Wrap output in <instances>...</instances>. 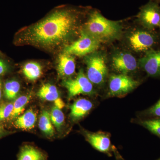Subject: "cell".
<instances>
[{
	"mask_svg": "<svg viewBox=\"0 0 160 160\" xmlns=\"http://www.w3.org/2000/svg\"><path fill=\"white\" fill-rule=\"evenodd\" d=\"M139 115L142 118H160V98L153 106L141 112Z\"/></svg>",
	"mask_w": 160,
	"mask_h": 160,
	"instance_id": "23",
	"label": "cell"
},
{
	"mask_svg": "<svg viewBox=\"0 0 160 160\" xmlns=\"http://www.w3.org/2000/svg\"><path fill=\"white\" fill-rule=\"evenodd\" d=\"M93 107V103L89 100L78 99L70 106V117L73 122L79 121L88 114Z\"/></svg>",
	"mask_w": 160,
	"mask_h": 160,
	"instance_id": "12",
	"label": "cell"
},
{
	"mask_svg": "<svg viewBox=\"0 0 160 160\" xmlns=\"http://www.w3.org/2000/svg\"><path fill=\"white\" fill-rule=\"evenodd\" d=\"M141 84V82L134 80L128 75L112 74L109 81V97H122L133 91Z\"/></svg>",
	"mask_w": 160,
	"mask_h": 160,
	"instance_id": "6",
	"label": "cell"
},
{
	"mask_svg": "<svg viewBox=\"0 0 160 160\" xmlns=\"http://www.w3.org/2000/svg\"><path fill=\"white\" fill-rule=\"evenodd\" d=\"M117 160H122L121 159L119 158H118V159H117Z\"/></svg>",
	"mask_w": 160,
	"mask_h": 160,
	"instance_id": "31",
	"label": "cell"
},
{
	"mask_svg": "<svg viewBox=\"0 0 160 160\" xmlns=\"http://www.w3.org/2000/svg\"><path fill=\"white\" fill-rule=\"evenodd\" d=\"M128 46L132 50L143 52L160 47V33L142 28L132 31L127 37Z\"/></svg>",
	"mask_w": 160,
	"mask_h": 160,
	"instance_id": "3",
	"label": "cell"
},
{
	"mask_svg": "<svg viewBox=\"0 0 160 160\" xmlns=\"http://www.w3.org/2000/svg\"><path fill=\"white\" fill-rule=\"evenodd\" d=\"M82 12L72 7H60L42 19L19 31L14 43L48 51L64 49L77 33Z\"/></svg>",
	"mask_w": 160,
	"mask_h": 160,
	"instance_id": "1",
	"label": "cell"
},
{
	"mask_svg": "<svg viewBox=\"0 0 160 160\" xmlns=\"http://www.w3.org/2000/svg\"><path fill=\"white\" fill-rule=\"evenodd\" d=\"M13 108L12 103H5L0 106V122L10 117Z\"/></svg>",
	"mask_w": 160,
	"mask_h": 160,
	"instance_id": "24",
	"label": "cell"
},
{
	"mask_svg": "<svg viewBox=\"0 0 160 160\" xmlns=\"http://www.w3.org/2000/svg\"><path fill=\"white\" fill-rule=\"evenodd\" d=\"M22 71L25 77L31 81L38 79L42 75V68L41 65L35 62L26 63L22 67Z\"/></svg>",
	"mask_w": 160,
	"mask_h": 160,
	"instance_id": "17",
	"label": "cell"
},
{
	"mask_svg": "<svg viewBox=\"0 0 160 160\" xmlns=\"http://www.w3.org/2000/svg\"><path fill=\"white\" fill-rule=\"evenodd\" d=\"M17 160H48V156L35 146L25 144L20 149Z\"/></svg>",
	"mask_w": 160,
	"mask_h": 160,
	"instance_id": "14",
	"label": "cell"
},
{
	"mask_svg": "<svg viewBox=\"0 0 160 160\" xmlns=\"http://www.w3.org/2000/svg\"><path fill=\"white\" fill-rule=\"evenodd\" d=\"M137 19L143 28L148 30H155L158 27L160 22V4L149 0L140 8Z\"/></svg>",
	"mask_w": 160,
	"mask_h": 160,
	"instance_id": "8",
	"label": "cell"
},
{
	"mask_svg": "<svg viewBox=\"0 0 160 160\" xmlns=\"http://www.w3.org/2000/svg\"><path fill=\"white\" fill-rule=\"evenodd\" d=\"M38 126L41 131L48 137L52 138L54 135L55 130L50 120V113L46 110L42 112Z\"/></svg>",
	"mask_w": 160,
	"mask_h": 160,
	"instance_id": "18",
	"label": "cell"
},
{
	"mask_svg": "<svg viewBox=\"0 0 160 160\" xmlns=\"http://www.w3.org/2000/svg\"><path fill=\"white\" fill-rule=\"evenodd\" d=\"M84 135L86 141L96 150L111 155L112 146L109 133L102 131L95 132L85 131Z\"/></svg>",
	"mask_w": 160,
	"mask_h": 160,
	"instance_id": "11",
	"label": "cell"
},
{
	"mask_svg": "<svg viewBox=\"0 0 160 160\" xmlns=\"http://www.w3.org/2000/svg\"><path fill=\"white\" fill-rule=\"evenodd\" d=\"M73 57L63 52L59 56L57 72L61 77H69L75 72L76 63Z\"/></svg>",
	"mask_w": 160,
	"mask_h": 160,
	"instance_id": "13",
	"label": "cell"
},
{
	"mask_svg": "<svg viewBox=\"0 0 160 160\" xmlns=\"http://www.w3.org/2000/svg\"><path fill=\"white\" fill-rule=\"evenodd\" d=\"M30 99V96L22 95L15 100L13 104V109L10 117L11 119H15L22 113Z\"/></svg>",
	"mask_w": 160,
	"mask_h": 160,
	"instance_id": "21",
	"label": "cell"
},
{
	"mask_svg": "<svg viewBox=\"0 0 160 160\" xmlns=\"http://www.w3.org/2000/svg\"><path fill=\"white\" fill-rule=\"evenodd\" d=\"M158 27H159V29H160V22L159 24Z\"/></svg>",
	"mask_w": 160,
	"mask_h": 160,
	"instance_id": "30",
	"label": "cell"
},
{
	"mask_svg": "<svg viewBox=\"0 0 160 160\" xmlns=\"http://www.w3.org/2000/svg\"><path fill=\"white\" fill-rule=\"evenodd\" d=\"M111 64L113 69L120 74L128 75L135 71L139 67L135 58L126 51H118L113 54Z\"/></svg>",
	"mask_w": 160,
	"mask_h": 160,
	"instance_id": "9",
	"label": "cell"
},
{
	"mask_svg": "<svg viewBox=\"0 0 160 160\" xmlns=\"http://www.w3.org/2000/svg\"><path fill=\"white\" fill-rule=\"evenodd\" d=\"M37 95L42 99L53 102L61 98L57 88L50 83L42 85L38 91Z\"/></svg>",
	"mask_w": 160,
	"mask_h": 160,
	"instance_id": "16",
	"label": "cell"
},
{
	"mask_svg": "<svg viewBox=\"0 0 160 160\" xmlns=\"http://www.w3.org/2000/svg\"><path fill=\"white\" fill-rule=\"evenodd\" d=\"M83 29L100 42L118 39L122 33L121 22L108 19L97 10L90 13Z\"/></svg>",
	"mask_w": 160,
	"mask_h": 160,
	"instance_id": "2",
	"label": "cell"
},
{
	"mask_svg": "<svg viewBox=\"0 0 160 160\" xmlns=\"http://www.w3.org/2000/svg\"><path fill=\"white\" fill-rule=\"evenodd\" d=\"M2 135V131H0V138H1V136Z\"/></svg>",
	"mask_w": 160,
	"mask_h": 160,
	"instance_id": "29",
	"label": "cell"
},
{
	"mask_svg": "<svg viewBox=\"0 0 160 160\" xmlns=\"http://www.w3.org/2000/svg\"><path fill=\"white\" fill-rule=\"evenodd\" d=\"M100 43L96 38L82 29L78 39L66 46L62 52L73 56H86L96 51Z\"/></svg>",
	"mask_w": 160,
	"mask_h": 160,
	"instance_id": "5",
	"label": "cell"
},
{
	"mask_svg": "<svg viewBox=\"0 0 160 160\" xmlns=\"http://www.w3.org/2000/svg\"><path fill=\"white\" fill-rule=\"evenodd\" d=\"M62 85L67 89L70 99L80 94L93 95L95 93L93 84L85 74L82 69H80L74 78L64 80Z\"/></svg>",
	"mask_w": 160,
	"mask_h": 160,
	"instance_id": "7",
	"label": "cell"
},
{
	"mask_svg": "<svg viewBox=\"0 0 160 160\" xmlns=\"http://www.w3.org/2000/svg\"><path fill=\"white\" fill-rule=\"evenodd\" d=\"M157 160H160V158H159V159H158Z\"/></svg>",
	"mask_w": 160,
	"mask_h": 160,
	"instance_id": "32",
	"label": "cell"
},
{
	"mask_svg": "<svg viewBox=\"0 0 160 160\" xmlns=\"http://www.w3.org/2000/svg\"><path fill=\"white\" fill-rule=\"evenodd\" d=\"M54 106L61 109L64 108V106H65V103H64V102H63L61 98H60L57 101L54 102Z\"/></svg>",
	"mask_w": 160,
	"mask_h": 160,
	"instance_id": "26",
	"label": "cell"
},
{
	"mask_svg": "<svg viewBox=\"0 0 160 160\" xmlns=\"http://www.w3.org/2000/svg\"><path fill=\"white\" fill-rule=\"evenodd\" d=\"M150 1H153L155 2L158 3L159 4H160V0H150Z\"/></svg>",
	"mask_w": 160,
	"mask_h": 160,
	"instance_id": "28",
	"label": "cell"
},
{
	"mask_svg": "<svg viewBox=\"0 0 160 160\" xmlns=\"http://www.w3.org/2000/svg\"><path fill=\"white\" fill-rule=\"evenodd\" d=\"M138 63L139 67L148 77L160 79V47L147 52Z\"/></svg>",
	"mask_w": 160,
	"mask_h": 160,
	"instance_id": "10",
	"label": "cell"
},
{
	"mask_svg": "<svg viewBox=\"0 0 160 160\" xmlns=\"http://www.w3.org/2000/svg\"><path fill=\"white\" fill-rule=\"evenodd\" d=\"M50 118L52 125L58 130L62 129L65 122V116L62 109L53 106L50 113Z\"/></svg>",
	"mask_w": 160,
	"mask_h": 160,
	"instance_id": "22",
	"label": "cell"
},
{
	"mask_svg": "<svg viewBox=\"0 0 160 160\" xmlns=\"http://www.w3.org/2000/svg\"><path fill=\"white\" fill-rule=\"evenodd\" d=\"M137 122L138 124L160 138V118H141Z\"/></svg>",
	"mask_w": 160,
	"mask_h": 160,
	"instance_id": "19",
	"label": "cell"
},
{
	"mask_svg": "<svg viewBox=\"0 0 160 160\" xmlns=\"http://www.w3.org/2000/svg\"><path fill=\"white\" fill-rule=\"evenodd\" d=\"M21 85L16 80H10L7 81L4 86V95L7 99L12 101L16 99L19 93Z\"/></svg>",
	"mask_w": 160,
	"mask_h": 160,
	"instance_id": "20",
	"label": "cell"
},
{
	"mask_svg": "<svg viewBox=\"0 0 160 160\" xmlns=\"http://www.w3.org/2000/svg\"><path fill=\"white\" fill-rule=\"evenodd\" d=\"M85 60L87 78L92 84L102 86L106 82L108 75V67L104 55L95 51L86 56Z\"/></svg>",
	"mask_w": 160,
	"mask_h": 160,
	"instance_id": "4",
	"label": "cell"
},
{
	"mask_svg": "<svg viewBox=\"0 0 160 160\" xmlns=\"http://www.w3.org/2000/svg\"><path fill=\"white\" fill-rule=\"evenodd\" d=\"M9 66L6 62L0 59V76L6 73L9 70Z\"/></svg>",
	"mask_w": 160,
	"mask_h": 160,
	"instance_id": "25",
	"label": "cell"
},
{
	"mask_svg": "<svg viewBox=\"0 0 160 160\" xmlns=\"http://www.w3.org/2000/svg\"><path fill=\"white\" fill-rule=\"evenodd\" d=\"M2 82H1V80H0V100H1V98H2Z\"/></svg>",
	"mask_w": 160,
	"mask_h": 160,
	"instance_id": "27",
	"label": "cell"
},
{
	"mask_svg": "<svg viewBox=\"0 0 160 160\" xmlns=\"http://www.w3.org/2000/svg\"><path fill=\"white\" fill-rule=\"evenodd\" d=\"M37 120L36 114L32 109H29L17 118L15 126L18 129L30 130L34 128Z\"/></svg>",
	"mask_w": 160,
	"mask_h": 160,
	"instance_id": "15",
	"label": "cell"
}]
</instances>
